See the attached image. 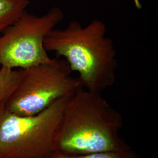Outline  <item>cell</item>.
<instances>
[{
	"mask_svg": "<svg viewBox=\"0 0 158 158\" xmlns=\"http://www.w3.org/2000/svg\"><path fill=\"white\" fill-rule=\"evenodd\" d=\"M21 71L20 82L6 106V110L18 115L37 114L57 100L72 97L83 89L62 58H52L49 62Z\"/></svg>",
	"mask_w": 158,
	"mask_h": 158,
	"instance_id": "4",
	"label": "cell"
},
{
	"mask_svg": "<svg viewBox=\"0 0 158 158\" xmlns=\"http://www.w3.org/2000/svg\"><path fill=\"white\" fill-rule=\"evenodd\" d=\"M29 0H0V34L26 11Z\"/></svg>",
	"mask_w": 158,
	"mask_h": 158,
	"instance_id": "7",
	"label": "cell"
},
{
	"mask_svg": "<svg viewBox=\"0 0 158 158\" xmlns=\"http://www.w3.org/2000/svg\"><path fill=\"white\" fill-rule=\"evenodd\" d=\"M122 115L102 93L84 89L71 97L56 138V152L78 155L130 149L119 136Z\"/></svg>",
	"mask_w": 158,
	"mask_h": 158,
	"instance_id": "1",
	"label": "cell"
},
{
	"mask_svg": "<svg viewBox=\"0 0 158 158\" xmlns=\"http://www.w3.org/2000/svg\"><path fill=\"white\" fill-rule=\"evenodd\" d=\"M21 75V69L0 68V113L6 109L7 102L20 82Z\"/></svg>",
	"mask_w": 158,
	"mask_h": 158,
	"instance_id": "6",
	"label": "cell"
},
{
	"mask_svg": "<svg viewBox=\"0 0 158 158\" xmlns=\"http://www.w3.org/2000/svg\"><path fill=\"white\" fill-rule=\"evenodd\" d=\"M63 18V12L57 6L42 16L26 10L1 33L0 68L25 69L51 62L44 41Z\"/></svg>",
	"mask_w": 158,
	"mask_h": 158,
	"instance_id": "5",
	"label": "cell"
},
{
	"mask_svg": "<svg viewBox=\"0 0 158 158\" xmlns=\"http://www.w3.org/2000/svg\"><path fill=\"white\" fill-rule=\"evenodd\" d=\"M52 158H141L131 148L124 151L102 152L86 155H71L56 152Z\"/></svg>",
	"mask_w": 158,
	"mask_h": 158,
	"instance_id": "8",
	"label": "cell"
},
{
	"mask_svg": "<svg viewBox=\"0 0 158 158\" xmlns=\"http://www.w3.org/2000/svg\"><path fill=\"white\" fill-rule=\"evenodd\" d=\"M70 97L59 99L31 116L6 109L0 113V158H52L56 152L57 131Z\"/></svg>",
	"mask_w": 158,
	"mask_h": 158,
	"instance_id": "3",
	"label": "cell"
},
{
	"mask_svg": "<svg viewBox=\"0 0 158 158\" xmlns=\"http://www.w3.org/2000/svg\"><path fill=\"white\" fill-rule=\"evenodd\" d=\"M46 51L66 60L76 72L83 88L102 93L117 78L118 60L113 40L107 36V27L100 19L83 26L72 21L63 29H53L44 41Z\"/></svg>",
	"mask_w": 158,
	"mask_h": 158,
	"instance_id": "2",
	"label": "cell"
}]
</instances>
